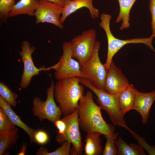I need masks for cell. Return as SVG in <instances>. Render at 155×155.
I'll return each instance as SVG.
<instances>
[{"instance_id": "cell-1", "label": "cell", "mask_w": 155, "mask_h": 155, "mask_svg": "<svg viewBox=\"0 0 155 155\" xmlns=\"http://www.w3.org/2000/svg\"><path fill=\"white\" fill-rule=\"evenodd\" d=\"M77 108L80 127L87 133L98 132L105 136L114 132V126L103 119L102 109L94 102L92 92L87 91L81 97Z\"/></svg>"}, {"instance_id": "cell-2", "label": "cell", "mask_w": 155, "mask_h": 155, "mask_svg": "<svg viewBox=\"0 0 155 155\" xmlns=\"http://www.w3.org/2000/svg\"><path fill=\"white\" fill-rule=\"evenodd\" d=\"M84 88L80 78L71 77L58 80L55 85L54 96L64 116L72 113L78 107L84 95Z\"/></svg>"}, {"instance_id": "cell-3", "label": "cell", "mask_w": 155, "mask_h": 155, "mask_svg": "<svg viewBox=\"0 0 155 155\" xmlns=\"http://www.w3.org/2000/svg\"><path fill=\"white\" fill-rule=\"evenodd\" d=\"M80 83L89 88L96 95L97 102L102 109L108 114L113 124L123 127L130 131L127 125L123 116L120 111L119 104V94H113L98 89L92 84L87 79L80 78Z\"/></svg>"}, {"instance_id": "cell-4", "label": "cell", "mask_w": 155, "mask_h": 155, "mask_svg": "<svg viewBox=\"0 0 155 155\" xmlns=\"http://www.w3.org/2000/svg\"><path fill=\"white\" fill-rule=\"evenodd\" d=\"M111 16L103 13L100 16L99 26L104 30L108 42V51L107 58L104 64L107 70L113 61L114 55L125 45L128 44L142 43L145 44L155 52L152 44L154 37L152 35L148 38H134L125 40L119 39L113 35L111 30L110 21Z\"/></svg>"}, {"instance_id": "cell-5", "label": "cell", "mask_w": 155, "mask_h": 155, "mask_svg": "<svg viewBox=\"0 0 155 155\" xmlns=\"http://www.w3.org/2000/svg\"><path fill=\"white\" fill-rule=\"evenodd\" d=\"M100 44V41H96L91 56L80 65V69L85 78L97 88L103 90L108 70L104 64L102 63L99 57Z\"/></svg>"}, {"instance_id": "cell-6", "label": "cell", "mask_w": 155, "mask_h": 155, "mask_svg": "<svg viewBox=\"0 0 155 155\" xmlns=\"http://www.w3.org/2000/svg\"><path fill=\"white\" fill-rule=\"evenodd\" d=\"M55 85L53 80H51V85L47 90V97L44 101L38 96L33 98V114L40 121L47 119L54 124L61 119L62 113L60 106H57L54 100Z\"/></svg>"}, {"instance_id": "cell-7", "label": "cell", "mask_w": 155, "mask_h": 155, "mask_svg": "<svg viewBox=\"0 0 155 155\" xmlns=\"http://www.w3.org/2000/svg\"><path fill=\"white\" fill-rule=\"evenodd\" d=\"M63 54L59 61L55 65L48 67L49 71L55 70L54 76L57 80L76 77L85 78L80 69L78 61L72 57L71 41H64L63 43Z\"/></svg>"}, {"instance_id": "cell-8", "label": "cell", "mask_w": 155, "mask_h": 155, "mask_svg": "<svg viewBox=\"0 0 155 155\" xmlns=\"http://www.w3.org/2000/svg\"><path fill=\"white\" fill-rule=\"evenodd\" d=\"M97 33L94 29L83 32L71 40L72 57L77 59L80 65L91 56L96 40Z\"/></svg>"}, {"instance_id": "cell-9", "label": "cell", "mask_w": 155, "mask_h": 155, "mask_svg": "<svg viewBox=\"0 0 155 155\" xmlns=\"http://www.w3.org/2000/svg\"><path fill=\"white\" fill-rule=\"evenodd\" d=\"M62 119L66 124V131L63 134L56 136V141L60 145L65 141L69 142L75 147L78 155L82 154L83 144L80 130L77 108L72 113L65 116Z\"/></svg>"}, {"instance_id": "cell-10", "label": "cell", "mask_w": 155, "mask_h": 155, "mask_svg": "<svg viewBox=\"0 0 155 155\" xmlns=\"http://www.w3.org/2000/svg\"><path fill=\"white\" fill-rule=\"evenodd\" d=\"M21 48L22 50L20 52L19 55L23 63L24 69L20 86L22 88L26 89L30 85L33 76L38 75L41 71L48 70L47 68L44 67L38 68L34 65L32 54L35 48L34 46H31L28 41H23Z\"/></svg>"}, {"instance_id": "cell-11", "label": "cell", "mask_w": 155, "mask_h": 155, "mask_svg": "<svg viewBox=\"0 0 155 155\" xmlns=\"http://www.w3.org/2000/svg\"><path fill=\"white\" fill-rule=\"evenodd\" d=\"M63 6L43 0H39L38 6L34 12L35 24L46 22L52 24L60 29L63 26L60 22Z\"/></svg>"}, {"instance_id": "cell-12", "label": "cell", "mask_w": 155, "mask_h": 155, "mask_svg": "<svg viewBox=\"0 0 155 155\" xmlns=\"http://www.w3.org/2000/svg\"><path fill=\"white\" fill-rule=\"evenodd\" d=\"M129 84L121 69L117 67L113 61L108 70L103 90L110 94H118Z\"/></svg>"}, {"instance_id": "cell-13", "label": "cell", "mask_w": 155, "mask_h": 155, "mask_svg": "<svg viewBox=\"0 0 155 155\" xmlns=\"http://www.w3.org/2000/svg\"><path fill=\"white\" fill-rule=\"evenodd\" d=\"M93 0H65L63 6L60 22L63 24L67 17L78 9L83 7L88 8L91 17L93 19L99 16L98 10L94 7Z\"/></svg>"}, {"instance_id": "cell-14", "label": "cell", "mask_w": 155, "mask_h": 155, "mask_svg": "<svg viewBox=\"0 0 155 155\" xmlns=\"http://www.w3.org/2000/svg\"><path fill=\"white\" fill-rule=\"evenodd\" d=\"M155 100V90L148 93L136 92L132 110L138 112L143 124H147L150 108Z\"/></svg>"}, {"instance_id": "cell-15", "label": "cell", "mask_w": 155, "mask_h": 155, "mask_svg": "<svg viewBox=\"0 0 155 155\" xmlns=\"http://www.w3.org/2000/svg\"><path fill=\"white\" fill-rule=\"evenodd\" d=\"M11 106L0 96V107L2 108L13 123L23 129L28 135L30 139V144L34 142V135L36 130L32 128L23 122L20 117L13 111Z\"/></svg>"}, {"instance_id": "cell-16", "label": "cell", "mask_w": 155, "mask_h": 155, "mask_svg": "<svg viewBox=\"0 0 155 155\" xmlns=\"http://www.w3.org/2000/svg\"><path fill=\"white\" fill-rule=\"evenodd\" d=\"M137 90L133 84H129L126 88L119 94V106L123 116L132 110Z\"/></svg>"}, {"instance_id": "cell-17", "label": "cell", "mask_w": 155, "mask_h": 155, "mask_svg": "<svg viewBox=\"0 0 155 155\" xmlns=\"http://www.w3.org/2000/svg\"><path fill=\"white\" fill-rule=\"evenodd\" d=\"M98 132L87 133L84 148L85 155H100L102 154L103 150L102 146L100 135Z\"/></svg>"}, {"instance_id": "cell-18", "label": "cell", "mask_w": 155, "mask_h": 155, "mask_svg": "<svg viewBox=\"0 0 155 155\" xmlns=\"http://www.w3.org/2000/svg\"><path fill=\"white\" fill-rule=\"evenodd\" d=\"M39 0H20L13 6L9 13V17L21 14H27L30 16H34Z\"/></svg>"}, {"instance_id": "cell-19", "label": "cell", "mask_w": 155, "mask_h": 155, "mask_svg": "<svg viewBox=\"0 0 155 155\" xmlns=\"http://www.w3.org/2000/svg\"><path fill=\"white\" fill-rule=\"evenodd\" d=\"M119 6V14L116 19L117 23L122 21L119 30L127 29L130 26L129 13L134 4L137 0H117Z\"/></svg>"}, {"instance_id": "cell-20", "label": "cell", "mask_w": 155, "mask_h": 155, "mask_svg": "<svg viewBox=\"0 0 155 155\" xmlns=\"http://www.w3.org/2000/svg\"><path fill=\"white\" fill-rule=\"evenodd\" d=\"M117 155H145L144 149L139 145L135 144H127L119 136L115 143Z\"/></svg>"}, {"instance_id": "cell-21", "label": "cell", "mask_w": 155, "mask_h": 155, "mask_svg": "<svg viewBox=\"0 0 155 155\" xmlns=\"http://www.w3.org/2000/svg\"><path fill=\"white\" fill-rule=\"evenodd\" d=\"M19 138L18 130L16 127L8 133L0 134V155L8 154L17 143Z\"/></svg>"}, {"instance_id": "cell-22", "label": "cell", "mask_w": 155, "mask_h": 155, "mask_svg": "<svg viewBox=\"0 0 155 155\" xmlns=\"http://www.w3.org/2000/svg\"><path fill=\"white\" fill-rule=\"evenodd\" d=\"M71 143L65 141L61 145V146L55 151L49 152L48 150L43 146H41L38 150L37 155H69L70 154Z\"/></svg>"}, {"instance_id": "cell-23", "label": "cell", "mask_w": 155, "mask_h": 155, "mask_svg": "<svg viewBox=\"0 0 155 155\" xmlns=\"http://www.w3.org/2000/svg\"><path fill=\"white\" fill-rule=\"evenodd\" d=\"M0 95L11 106L16 107L18 95L13 92L4 83L0 82Z\"/></svg>"}, {"instance_id": "cell-24", "label": "cell", "mask_w": 155, "mask_h": 155, "mask_svg": "<svg viewBox=\"0 0 155 155\" xmlns=\"http://www.w3.org/2000/svg\"><path fill=\"white\" fill-rule=\"evenodd\" d=\"M119 136L118 132L113 133L105 136L106 142L102 154L103 155H116L117 154L115 143Z\"/></svg>"}, {"instance_id": "cell-25", "label": "cell", "mask_w": 155, "mask_h": 155, "mask_svg": "<svg viewBox=\"0 0 155 155\" xmlns=\"http://www.w3.org/2000/svg\"><path fill=\"white\" fill-rule=\"evenodd\" d=\"M16 126L0 107V134L8 133L15 129Z\"/></svg>"}, {"instance_id": "cell-26", "label": "cell", "mask_w": 155, "mask_h": 155, "mask_svg": "<svg viewBox=\"0 0 155 155\" xmlns=\"http://www.w3.org/2000/svg\"><path fill=\"white\" fill-rule=\"evenodd\" d=\"M15 4V0H0V25L6 22L9 13Z\"/></svg>"}, {"instance_id": "cell-27", "label": "cell", "mask_w": 155, "mask_h": 155, "mask_svg": "<svg viewBox=\"0 0 155 155\" xmlns=\"http://www.w3.org/2000/svg\"><path fill=\"white\" fill-rule=\"evenodd\" d=\"M130 132L137 140L139 145L144 150H146L149 155H155V146H152L149 145L143 138L131 130Z\"/></svg>"}, {"instance_id": "cell-28", "label": "cell", "mask_w": 155, "mask_h": 155, "mask_svg": "<svg viewBox=\"0 0 155 155\" xmlns=\"http://www.w3.org/2000/svg\"><path fill=\"white\" fill-rule=\"evenodd\" d=\"M48 134L42 130H36L34 135V142L39 145H43L46 144L49 140Z\"/></svg>"}, {"instance_id": "cell-29", "label": "cell", "mask_w": 155, "mask_h": 155, "mask_svg": "<svg viewBox=\"0 0 155 155\" xmlns=\"http://www.w3.org/2000/svg\"><path fill=\"white\" fill-rule=\"evenodd\" d=\"M149 5L152 16L151 25L152 33L151 35L155 38V0H150Z\"/></svg>"}, {"instance_id": "cell-30", "label": "cell", "mask_w": 155, "mask_h": 155, "mask_svg": "<svg viewBox=\"0 0 155 155\" xmlns=\"http://www.w3.org/2000/svg\"><path fill=\"white\" fill-rule=\"evenodd\" d=\"M54 124L58 129V135H62L65 133L66 128V124L62 118L57 121Z\"/></svg>"}, {"instance_id": "cell-31", "label": "cell", "mask_w": 155, "mask_h": 155, "mask_svg": "<svg viewBox=\"0 0 155 155\" xmlns=\"http://www.w3.org/2000/svg\"><path fill=\"white\" fill-rule=\"evenodd\" d=\"M27 149L26 143H24L22 144V146L21 148L20 151L18 154V155H24Z\"/></svg>"}, {"instance_id": "cell-32", "label": "cell", "mask_w": 155, "mask_h": 155, "mask_svg": "<svg viewBox=\"0 0 155 155\" xmlns=\"http://www.w3.org/2000/svg\"><path fill=\"white\" fill-rule=\"evenodd\" d=\"M46 1L51 2L55 3L60 5L63 6L65 0H43Z\"/></svg>"}, {"instance_id": "cell-33", "label": "cell", "mask_w": 155, "mask_h": 155, "mask_svg": "<svg viewBox=\"0 0 155 155\" xmlns=\"http://www.w3.org/2000/svg\"><path fill=\"white\" fill-rule=\"evenodd\" d=\"M70 154L72 155H78L75 147L73 145L72 147L71 148Z\"/></svg>"}]
</instances>
